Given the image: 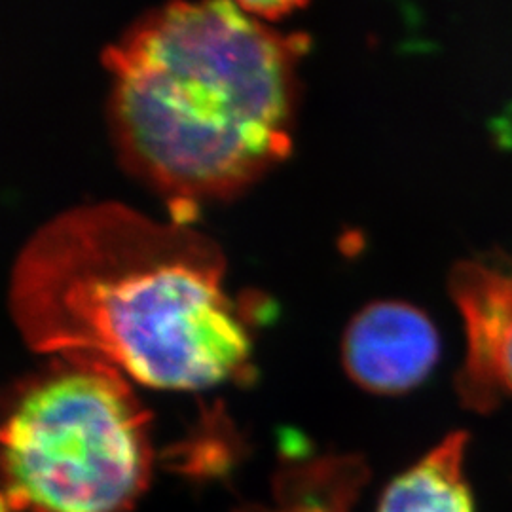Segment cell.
I'll return each instance as SVG.
<instances>
[{"label":"cell","instance_id":"obj_8","mask_svg":"<svg viewBox=\"0 0 512 512\" xmlns=\"http://www.w3.org/2000/svg\"><path fill=\"white\" fill-rule=\"evenodd\" d=\"M243 10H247L251 16L262 19V21H270V19L281 18L287 12H291L296 6H300L298 2H239Z\"/></svg>","mask_w":512,"mask_h":512},{"label":"cell","instance_id":"obj_3","mask_svg":"<svg viewBox=\"0 0 512 512\" xmlns=\"http://www.w3.org/2000/svg\"><path fill=\"white\" fill-rule=\"evenodd\" d=\"M148 421L120 370L84 355H52L8 397L4 505L14 512L126 511L150 476Z\"/></svg>","mask_w":512,"mask_h":512},{"label":"cell","instance_id":"obj_1","mask_svg":"<svg viewBox=\"0 0 512 512\" xmlns=\"http://www.w3.org/2000/svg\"><path fill=\"white\" fill-rule=\"evenodd\" d=\"M219 243L124 203L76 205L21 245L8 311L27 348L84 355L158 389L243 378L251 330Z\"/></svg>","mask_w":512,"mask_h":512},{"label":"cell","instance_id":"obj_2","mask_svg":"<svg viewBox=\"0 0 512 512\" xmlns=\"http://www.w3.org/2000/svg\"><path fill=\"white\" fill-rule=\"evenodd\" d=\"M308 46L239 2H171L133 19L103 52L110 137L133 177L188 220L291 150L298 63Z\"/></svg>","mask_w":512,"mask_h":512},{"label":"cell","instance_id":"obj_6","mask_svg":"<svg viewBox=\"0 0 512 512\" xmlns=\"http://www.w3.org/2000/svg\"><path fill=\"white\" fill-rule=\"evenodd\" d=\"M465 446L459 431L442 440L389 484L378 512H475L463 475Z\"/></svg>","mask_w":512,"mask_h":512},{"label":"cell","instance_id":"obj_5","mask_svg":"<svg viewBox=\"0 0 512 512\" xmlns=\"http://www.w3.org/2000/svg\"><path fill=\"white\" fill-rule=\"evenodd\" d=\"M440 355L439 332L420 308L382 300L353 315L342 340L349 378L366 391L395 395L425 380Z\"/></svg>","mask_w":512,"mask_h":512},{"label":"cell","instance_id":"obj_4","mask_svg":"<svg viewBox=\"0 0 512 512\" xmlns=\"http://www.w3.org/2000/svg\"><path fill=\"white\" fill-rule=\"evenodd\" d=\"M450 293L467 334L459 395L475 410H492L512 395V256L461 260L450 274Z\"/></svg>","mask_w":512,"mask_h":512},{"label":"cell","instance_id":"obj_7","mask_svg":"<svg viewBox=\"0 0 512 512\" xmlns=\"http://www.w3.org/2000/svg\"><path fill=\"white\" fill-rule=\"evenodd\" d=\"M365 480L361 461L327 458L281 476L274 501L241 512H349Z\"/></svg>","mask_w":512,"mask_h":512}]
</instances>
